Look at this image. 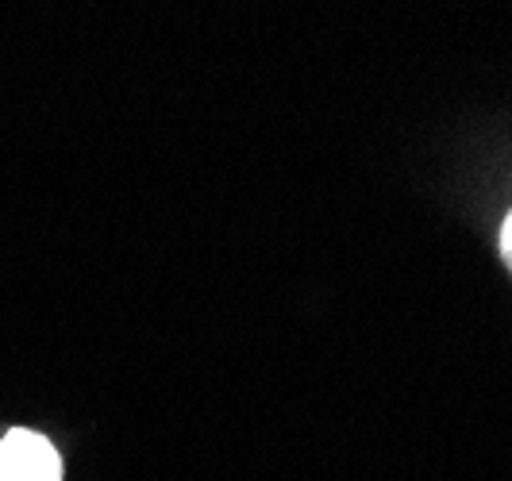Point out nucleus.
Masks as SVG:
<instances>
[{"mask_svg":"<svg viewBox=\"0 0 512 481\" xmlns=\"http://www.w3.org/2000/svg\"><path fill=\"white\" fill-rule=\"evenodd\" d=\"M505 254H509V262H512V216H509V224H505Z\"/></svg>","mask_w":512,"mask_h":481,"instance_id":"f03ea898","label":"nucleus"},{"mask_svg":"<svg viewBox=\"0 0 512 481\" xmlns=\"http://www.w3.org/2000/svg\"><path fill=\"white\" fill-rule=\"evenodd\" d=\"M0 481H62V458L47 435L12 428L0 435Z\"/></svg>","mask_w":512,"mask_h":481,"instance_id":"f257e3e1","label":"nucleus"}]
</instances>
